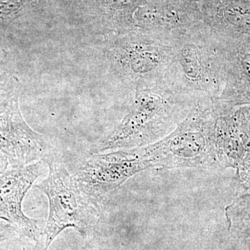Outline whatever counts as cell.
<instances>
[{"mask_svg":"<svg viewBox=\"0 0 250 250\" xmlns=\"http://www.w3.org/2000/svg\"><path fill=\"white\" fill-rule=\"evenodd\" d=\"M195 104L167 83L129 92L124 116L93 154L145 147L172 132Z\"/></svg>","mask_w":250,"mask_h":250,"instance_id":"1","label":"cell"},{"mask_svg":"<svg viewBox=\"0 0 250 250\" xmlns=\"http://www.w3.org/2000/svg\"><path fill=\"white\" fill-rule=\"evenodd\" d=\"M166 82L195 104L218 102L224 86L222 38L201 22L170 42Z\"/></svg>","mask_w":250,"mask_h":250,"instance_id":"2","label":"cell"},{"mask_svg":"<svg viewBox=\"0 0 250 250\" xmlns=\"http://www.w3.org/2000/svg\"><path fill=\"white\" fill-rule=\"evenodd\" d=\"M219 114L214 102L197 103L172 132L145 146L152 167L218 166L214 129Z\"/></svg>","mask_w":250,"mask_h":250,"instance_id":"3","label":"cell"},{"mask_svg":"<svg viewBox=\"0 0 250 250\" xmlns=\"http://www.w3.org/2000/svg\"><path fill=\"white\" fill-rule=\"evenodd\" d=\"M105 59L110 73L129 92L166 83L170 66V42L134 31L106 38Z\"/></svg>","mask_w":250,"mask_h":250,"instance_id":"4","label":"cell"},{"mask_svg":"<svg viewBox=\"0 0 250 250\" xmlns=\"http://www.w3.org/2000/svg\"><path fill=\"white\" fill-rule=\"evenodd\" d=\"M44 162L49 172L45 179L34 186L49 202V215L43 236V250H47L62 231L72 228L86 237L96 225L102 209L90 203L77 187L67 167L53 156Z\"/></svg>","mask_w":250,"mask_h":250,"instance_id":"5","label":"cell"},{"mask_svg":"<svg viewBox=\"0 0 250 250\" xmlns=\"http://www.w3.org/2000/svg\"><path fill=\"white\" fill-rule=\"evenodd\" d=\"M152 166L145 147L93 154L72 175L85 198L102 209L106 199L128 179Z\"/></svg>","mask_w":250,"mask_h":250,"instance_id":"6","label":"cell"},{"mask_svg":"<svg viewBox=\"0 0 250 250\" xmlns=\"http://www.w3.org/2000/svg\"><path fill=\"white\" fill-rule=\"evenodd\" d=\"M21 88L0 93V152L11 167H22L43 161L50 144L45 136L27 124L20 108Z\"/></svg>","mask_w":250,"mask_h":250,"instance_id":"7","label":"cell"},{"mask_svg":"<svg viewBox=\"0 0 250 250\" xmlns=\"http://www.w3.org/2000/svg\"><path fill=\"white\" fill-rule=\"evenodd\" d=\"M47 166L43 161L22 167H10L0 176V219L12 225L18 233L37 243L41 236L38 220L29 218L22 202Z\"/></svg>","mask_w":250,"mask_h":250,"instance_id":"8","label":"cell"},{"mask_svg":"<svg viewBox=\"0 0 250 250\" xmlns=\"http://www.w3.org/2000/svg\"><path fill=\"white\" fill-rule=\"evenodd\" d=\"M221 38L224 86L218 103L230 111L236 106L250 105V39Z\"/></svg>","mask_w":250,"mask_h":250,"instance_id":"9","label":"cell"},{"mask_svg":"<svg viewBox=\"0 0 250 250\" xmlns=\"http://www.w3.org/2000/svg\"><path fill=\"white\" fill-rule=\"evenodd\" d=\"M198 22L219 36L250 39V0H192Z\"/></svg>","mask_w":250,"mask_h":250,"instance_id":"10","label":"cell"},{"mask_svg":"<svg viewBox=\"0 0 250 250\" xmlns=\"http://www.w3.org/2000/svg\"><path fill=\"white\" fill-rule=\"evenodd\" d=\"M147 0H99L106 37L134 31V15Z\"/></svg>","mask_w":250,"mask_h":250,"instance_id":"11","label":"cell"},{"mask_svg":"<svg viewBox=\"0 0 250 250\" xmlns=\"http://www.w3.org/2000/svg\"><path fill=\"white\" fill-rule=\"evenodd\" d=\"M225 216L231 236L250 248V194L238 197L228 205Z\"/></svg>","mask_w":250,"mask_h":250,"instance_id":"12","label":"cell"},{"mask_svg":"<svg viewBox=\"0 0 250 250\" xmlns=\"http://www.w3.org/2000/svg\"><path fill=\"white\" fill-rule=\"evenodd\" d=\"M230 116L247 153L250 152V105L236 106Z\"/></svg>","mask_w":250,"mask_h":250,"instance_id":"13","label":"cell"},{"mask_svg":"<svg viewBox=\"0 0 250 250\" xmlns=\"http://www.w3.org/2000/svg\"><path fill=\"white\" fill-rule=\"evenodd\" d=\"M236 169L240 184L247 190H250V152L247 153Z\"/></svg>","mask_w":250,"mask_h":250,"instance_id":"14","label":"cell"},{"mask_svg":"<svg viewBox=\"0 0 250 250\" xmlns=\"http://www.w3.org/2000/svg\"><path fill=\"white\" fill-rule=\"evenodd\" d=\"M21 88V83L14 74L0 70V93H8Z\"/></svg>","mask_w":250,"mask_h":250,"instance_id":"15","label":"cell"},{"mask_svg":"<svg viewBox=\"0 0 250 250\" xmlns=\"http://www.w3.org/2000/svg\"><path fill=\"white\" fill-rule=\"evenodd\" d=\"M15 233L18 232L12 225L8 223L0 225V244L8 241Z\"/></svg>","mask_w":250,"mask_h":250,"instance_id":"16","label":"cell"},{"mask_svg":"<svg viewBox=\"0 0 250 250\" xmlns=\"http://www.w3.org/2000/svg\"><path fill=\"white\" fill-rule=\"evenodd\" d=\"M9 163L7 158L0 152V176L9 168Z\"/></svg>","mask_w":250,"mask_h":250,"instance_id":"17","label":"cell"},{"mask_svg":"<svg viewBox=\"0 0 250 250\" xmlns=\"http://www.w3.org/2000/svg\"><path fill=\"white\" fill-rule=\"evenodd\" d=\"M5 57L4 54L2 52H1V50H0V64L1 63V62H3V61H4Z\"/></svg>","mask_w":250,"mask_h":250,"instance_id":"18","label":"cell"}]
</instances>
